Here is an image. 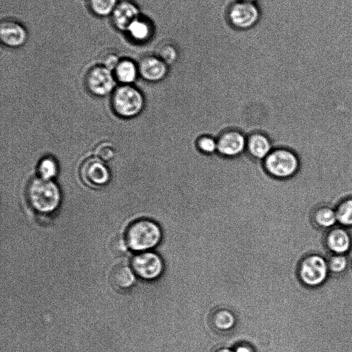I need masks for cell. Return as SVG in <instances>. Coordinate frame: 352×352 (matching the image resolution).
Wrapping results in <instances>:
<instances>
[{"instance_id": "1", "label": "cell", "mask_w": 352, "mask_h": 352, "mask_svg": "<svg viewBox=\"0 0 352 352\" xmlns=\"http://www.w3.org/2000/svg\"><path fill=\"white\" fill-rule=\"evenodd\" d=\"M26 196L32 209L41 214L54 212L61 201V192L58 186L53 180H46L39 177L30 182Z\"/></svg>"}, {"instance_id": "2", "label": "cell", "mask_w": 352, "mask_h": 352, "mask_svg": "<svg viewBox=\"0 0 352 352\" xmlns=\"http://www.w3.org/2000/svg\"><path fill=\"white\" fill-rule=\"evenodd\" d=\"M162 236L161 227L157 223L147 218H142L129 226L126 232V241L133 250L145 252L158 246Z\"/></svg>"}, {"instance_id": "3", "label": "cell", "mask_w": 352, "mask_h": 352, "mask_svg": "<svg viewBox=\"0 0 352 352\" xmlns=\"http://www.w3.org/2000/svg\"><path fill=\"white\" fill-rule=\"evenodd\" d=\"M111 106L118 116L123 118H135L143 112L145 98L138 88L131 85H122L113 91Z\"/></svg>"}, {"instance_id": "4", "label": "cell", "mask_w": 352, "mask_h": 352, "mask_svg": "<svg viewBox=\"0 0 352 352\" xmlns=\"http://www.w3.org/2000/svg\"><path fill=\"white\" fill-rule=\"evenodd\" d=\"M263 164L271 176L280 179L295 177L301 168V162L298 154L285 148L273 149L264 159Z\"/></svg>"}, {"instance_id": "5", "label": "cell", "mask_w": 352, "mask_h": 352, "mask_svg": "<svg viewBox=\"0 0 352 352\" xmlns=\"http://www.w3.org/2000/svg\"><path fill=\"white\" fill-rule=\"evenodd\" d=\"M329 272L327 258L319 254L307 256L298 268L300 280L309 287H317L324 284Z\"/></svg>"}, {"instance_id": "6", "label": "cell", "mask_w": 352, "mask_h": 352, "mask_svg": "<svg viewBox=\"0 0 352 352\" xmlns=\"http://www.w3.org/2000/svg\"><path fill=\"white\" fill-rule=\"evenodd\" d=\"M131 267L135 275L145 280H157L162 277L165 270L163 259L157 252H143L135 256Z\"/></svg>"}, {"instance_id": "7", "label": "cell", "mask_w": 352, "mask_h": 352, "mask_svg": "<svg viewBox=\"0 0 352 352\" xmlns=\"http://www.w3.org/2000/svg\"><path fill=\"white\" fill-rule=\"evenodd\" d=\"M116 81L113 72L101 64L91 67L85 80L87 90L96 96H104L113 92Z\"/></svg>"}, {"instance_id": "8", "label": "cell", "mask_w": 352, "mask_h": 352, "mask_svg": "<svg viewBox=\"0 0 352 352\" xmlns=\"http://www.w3.org/2000/svg\"><path fill=\"white\" fill-rule=\"evenodd\" d=\"M80 176L85 184L93 188L104 187L111 179V173L105 162L96 157L82 162Z\"/></svg>"}, {"instance_id": "9", "label": "cell", "mask_w": 352, "mask_h": 352, "mask_svg": "<svg viewBox=\"0 0 352 352\" xmlns=\"http://www.w3.org/2000/svg\"><path fill=\"white\" fill-rule=\"evenodd\" d=\"M229 17L236 29L248 30L258 22L261 13L256 3L239 1L230 8Z\"/></svg>"}, {"instance_id": "10", "label": "cell", "mask_w": 352, "mask_h": 352, "mask_svg": "<svg viewBox=\"0 0 352 352\" xmlns=\"http://www.w3.org/2000/svg\"><path fill=\"white\" fill-rule=\"evenodd\" d=\"M28 38L26 28L18 21L5 19L0 24V39L1 43L10 48L23 46Z\"/></svg>"}, {"instance_id": "11", "label": "cell", "mask_w": 352, "mask_h": 352, "mask_svg": "<svg viewBox=\"0 0 352 352\" xmlns=\"http://www.w3.org/2000/svg\"><path fill=\"white\" fill-rule=\"evenodd\" d=\"M139 76L148 82H157L167 75L166 64L153 54L142 56L138 62Z\"/></svg>"}, {"instance_id": "12", "label": "cell", "mask_w": 352, "mask_h": 352, "mask_svg": "<svg viewBox=\"0 0 352 352\" xmlns=\"http://www.w3.org/2000/svg\"><path fill=\"white\" fill-rule=\"evenodd\" d=\"M217 143V152L220 155L236 157L246 151L247 137L236 130L228 131L219 136Z\"/></svg>"}, {"instance_id": "13", "label": "cell", "mask_w": 352, "mask_h": 352, "mask_svg": "<svg viewBox=\"0 0 352 352\" xmlns=\"http://www.w3.org/2000/svg\"><path fill=\"white\" fill-rule=\"evenodd\" d=\"M140 15V8L135 1L119 0L109 17L116 30L125 32L130 24Z\"/></svg>"}, {"instance_id": "14", "label": "cell", "mask_w": 352, "mask_h": 352, "mask_svg": "<svg viewBox=\"0 0 352 352\" xmlns=\"http://www.w3.org/2000/svg\"><path fill=\"white\" fill-rule=\"evenodd\" d=\"M155 32L153 20L141 14L130 24L125 32L133 42L145 44L154 38Z\"/></svg>"}, {"instance_id": "15", "label": "cell", "mask_w": 352, "mask_h": 352, "mask_svg": "<svg viewBox=\"0 0 352 352\" xmlns=\"http://www.w3.org/2000/svg\"><path fill=\"white\" fill-rule=\"evenodd\" d=\"M326 245L332 254H347L352 247V238L346 228L337 225L328 231Z\"/></svg>"}, {"instance_id": "16", "label": "cell", "mask_w": 352, "mask_h": 352, "mask_svg": "<svg viewBox=\"0 0 352 352\" xmlns=\"http://www.w3.org/2000/svg\"><path fill=\"white\" fill-rule=\"evenodd\" d=\"M273 149L271 141L263 133H255L247 137L246 151L254 158L263 161Z\"/></svg>"}, {"instance_id": "17", "label": "cell", "mask_w": 352, "mask_h": 352, "mask_svg": "<svg viewBox=\"0 0 352 352\" xmlns=\"http://www.w3.org/2000/svg\"><path fill=\"white\" fill-rule=\"evenodd\" d=\"M113 73L122 85H131L140 76L138 62L128 58H120Z\"/></svg>"}, {"instance_id": "18", "label": "cell", "mask_w": 352, "mask_h": 352, "mask_svg": "<svg viewBox=\"0 0 352 352\" xmlns=\"http://www.w3.org/2000/svg\"><path fill=\"white\" fill-rule=\"evenodd\" d=\"M111 283L116 288L127 289L131 287L135 281V274L125 264L115 265L110 272Z\"/></svg>"}, {"instance_id": "19", "label": "cell", "mask_w": 352, "mask_h": 352, "mask_svg": "<svg viewBox=\"0 0 352 352\" xmlns=\"http://www.w3.org/2000/svg\"><path fill=\"white\" fill-rule=\"evenodd\" d=\"M312 219L316 226L329 230L338 225L335 208L327 204L320 205L313 211Z\"/></svg>"}, {"instance_id": "20", "label": "cell", "mask_w": 352, "mask_h": 352, "mask_svg": "<svg viewBox=\"0 0 352 352\" xmlns=\"http://www.w3.org/2000/svg\"><path fill=\"white\" fill-rule=\"evenodd\" d=\"M338 225L352 228V195L342 198L335 206Z\"/></svg>"}, {"instance_id": "21", "label": "cell", "mask_w": 352, "mask_h": 352, "mask_svg": "<svg viewBox=\"0 0 352 352\" xmlns=\"http://www.w3.org/2000/svg\"><path fill=\"white\" fill-rule=\"evenodd\" d=\"M119 0H88L90 11L96 16H110Z\"/></svg>"}, {"instance_id": "22", "label": "cell", "mask_w": 352, "mask_h": 352, "mask_svg": "<svg viewBox=\"0 0 352 352\" xmlns=\"http://www.w3.org/2000/svg\"><path fill=\"white\" fill-rule=\"evenodd\" d=\"M58 173V166L56 161L52 157H45L38 165V177L46 179L53 180Z\"/></svg>"}, {"instance_id": "23", "label": "cell", "mask_w": 352, "mask_h": 352, "mask_svg": "<svg viewBox=\"0 0 352 352\" xmlns=\"http://www.w3.org/2000/svg\"><path fill=\"white\" fill-rule=\"evenodd\" d=\"M330 273L341 274L344 273L349 267V260L346 254H332L327 259Z\"/></svg>"}, {"instance_id": "24", "label": "cell", "mask_w": 352, "mask_h": 352, "mask_svg": "<svg viewBox=\"0 0 352 352\" xmlns=\"http://www.w3.org/2000/svg\"><path fill=\"white\" fill-rule=\"evenodd\" d=\"M95 157L104 162L111 160L116 155V149L113 144L102 142L99 144L94 150Z\"/></svg>"}, {"instance_id": "25", "label": "cell", "mask_w": 352, "mask_h": 352, "mask_svg": "<svg viewBox=\"0 0 352 352\" xmlns=\"http://www.w3.org/2000/svg\"><path fill=\"white\" fill-rule=\"evenodd\" d=\"M198 148L204 153L212 155L217 152V140L211 136H203L197 141Z\"/></svg>"}, {"instance_id": "26", "label": "cell", "mask_w": 352, "mask_h": 352, "mask_svg": "<svg viewBox=\"0 0 352 352\" xmlns=\"http://www.w3.org/2000/svg\"><path fill=\"white\" fill-rule=\"evenodd\" d=\"M120 60V58L115 52H109L102 56L100 64L113 72Z\"/></svg>"}, {"instance_id": "27", "label": "cell", "mask_w": 352, "mask_h": 352, "mask_svg": "<svg viewBox=\"0 0 352 352\" xmlns=\"http://www.w3.org/2000/svg\"><path fill=\"white\" fill-rule=\"evenodd\" d=\"M127 243L122 238L116 237L111 242V249L117 254H122L126 252Z\"/></svg>"}, {"instance_id": "28", "label": "cell", "mask_w": 352, "mask_h": 352, "mask_svg": "<svg viewBox=\"0 0 352 352\" xmlns=\"http://www.w3.org/2000/svg\"><path fill=\"white\" fill-rule=\"evenodd\" d=\"M234 352H256L255 349L249 344L241 343L233 348Z\"/></svg>"}, {"instance_id": "29", "label": "cell", "mask_w": 352, "mask_h": 352, "mask_svg": "<svg viewBox=\"0 0 352 352\" xmlns=\"http://www.w3.org/2000/svg\"><path fill=\"white\" fill-rule=\"evenodd\" d=\"M214 352H234V351H233V349H231V348L222 347V348H219V349L216 350Z\"/></svg>"}, {"instance_id": "30", "label": "cell", "mask_w": 352, "mask_h": 352, "mask_svg": "<svg viewBox=\"0 0 352 352\" xmlns=\"http://www.w3.org/2000/svg\"><path fill=\"white\" fill-rule=\"evenodd\" d=\"M241 1L256 3L259 0H240Z\"/></svg>"}]
</instances>
